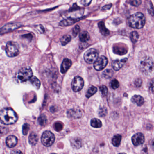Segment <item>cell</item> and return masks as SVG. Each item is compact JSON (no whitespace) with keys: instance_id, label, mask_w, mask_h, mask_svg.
Wrapping results in <instances>:
<instances>
[{"instance_id":"obj_1","label":"cell","mask_w":154,"mask_h":154,"mask_svg":"<svg viewBox=\"0 0 154 154\" xmlns=\"http://www.w3.org/2000/svg\"><path fill=\"white\" fill-rule=\"evenodd\" d=\"M1 121L5 125H11L16 123L18 117L15 112L10 108H4L0 113Z\"/></svg>"},{"instance_id":"obj_2","label":"cell","mask_w":154,"mask_h":154,"mask_svg":"<svg viewBox=\"0 0 154 154\" xmlns=\"http://www.w3.org/2000/svg\"><path fill=\"white\" fill-rule=\"evenodd\" d=\"M146 22V18L143 14L137 12L129 17L128 24L129 26L132 28H142L144 27Z\"/></svg>"},{"instance_id":"obj_3","label":"cell","mask_w":154,"mask_h":154,"mask_svg":"<svg viewBox=\"0 0 154 154\" xmlns=\"http://www.w3.org/2000/svg\"><path fill=\"white\" fill-rule=\"evenodd\" d=\"M140 70L146 75L150 74L154 69V62L152 58L145 57L140 62L139 65Z\"/></svg>"},{"instance_id":"obj_4","label":"cell","mask_w":154,"mask_h":154,"mask_svg":"<svg viewBox=\"0 0 154 154\" xmlns=\"http://www.w3.org/2000/svg\"><path fill=\"white\" fill-rule=\"evenodd\" d=\"M98 52L94 49H90L88 50L84 55L85 61L88 64L94 63L98 59Z\"/></svg>"},{"instance_id":"obj_5","label":"cell","mask_w":154,"mask_h":154,"mask_svg":"<svg viewBox=\"0 0 154 154\" xmlns=\"http://www.w3.org/2000/svg\"><path fill=\"white\" fill-rule=\"evenodd\" d=\"M32 70L30 67H24L20 69L18 72L17 77L21 82H25L27 80H30V79L33 76Z\"/></svg>"},{"instance_id":"obj_6","label":"cell","mask_w":154,"mask_h":154,"mask_svg":"<svg viewBox=\"0 0 154 154\" xmlns=\"http://www.w3.org/2000/svg\"><path fill=\"white\" fill-rule=\"evenodd\" d=\"M5 50L6 55L10 58L16 57L19 53L17 45L14 42H8L6 44Z\"/></svg>"},{"instance_id":"obj_7","label":"cell","mask_w":154,"mask_h":154,"mask_svg":"<svg viewBox=\"0 0 154 154\" xmlns=\"http://www.w3.org/2000/svg\"><path fill=\"white\" fill-rule=\"evenodd\" d=\"M55 141V137L53 133L50 131H45L41 137L42 143L46 146H50L53 145Z\"/></svg>"},{"instance_id":"obj_8","label":"cell","mask_w":154,"mask_h":154,"mask_svg":"<svg viewBox=\"0 0 154 154\" xmlns=\"http://www.w3.org/2000/svg\"><path fill=\"white\" fill-rule=\"evenodd\" d=\"M84 85V81L81 77L79 76L74 77L71 82V88L72 90L77 92L80 91L83 89Z\"/></svg>"},{"instance_id":"obj_9","label":"cell","mask_w":154,"mask_h":154,"mask_svg":"<svg viewBox=\"0 0 154 154\" xmlns=\"http://www.w3.org/2000/svg\"><path fill=\"white\" fill-rule=\"evenodd\" d=\"M108 64V59L105 56H102L94 64V67L97 71H100L106 67Z\"/></svg>"},{"instance_id":"obj_10","label":"cell","mask_w":154,"mask_h":154,"mask_svg":"<svg viewBox=\"0 0 154 154\" xmlns=\"http://www.w3.org/2000/svg\"><path fill=\"white\" fill-rule=\"evenodd\" d=\"M21 26H22L21 24L18 23L8 24L1 28V35H2V34H5L6 33L12 31L14 30H16V28L20 27Z\"/></svg>"},{"instance_id":"obj_11","label":"cell","mask_w":154,"mask_h":154,"mask_svg":"<svg viewBox=\"0 0 154 154\" xmlns=\"http://www.w3.org/2000/svg\"><path fill=\"white\" fill-rule=\"evenodd\" d=\"M132 141L135 146H138L144 143L145 137L142 133H137L132 137Z\"/></svg>"},{"instance_id":"obj_12","label":"cell","mask_w":154,"mask_h":154,"mask_svg":"<svg viewBox=\"0 0 154 154\" xmlns=\"http://www.w3.org/2000/svg\"><path fill=\"white\" fill-rule=\"evenodd\" d=\"M67 114L69 118L73 119H79L82 117V112L80 109H71L67 111Z\"/></svg>"},{"instance_id":"obj_13","label":"cell","mask_w":154,"mask_h":154,"mask_svg":"<svg viewBox=\"0 0 154 154\" xmlns=\"http://www.w3.org/2000/svg\"><path fill=\"white\" fill-rule=\"evenodd\" d=\"M72 65V62L68 58H65L62 61L61 66V72L64 74L69 70Z\"/></svg>"},{"instance_id":"obj_14","label":"cell","mask_w":154,"mask_h":154,"mask_svg":"<svg viewBox=\"0 0 154 154\" xmlns=\"http://www.w3.org/2000/svg\"><path fill=\"white\" fill-rule=\"evenodd\" d=\"M128 60L127 58H125L121 60H114L112 62V67L115 71H119L123 67L124 64L126 63Z\"/></svg>"},{"instance_id":"obj_15","label":"cell","mask_w":154,"mask_h":154,"mask_svg":"<svg viewBox=\"0 0 154 154\" xmlns=\"http://www.w3.org/2000/svg\"><path fill=\"white\" fill-rule=\"evenodd\" d=\"M113 50L115 53L118 55H123L128 53V49L122 45H116L113 47Z\"/></svg>"},{"instance_id":"obj_16","label":"cell","mask_w":154,"mask_h":154,"mask_svg":"<svg viewBox=\"0 0 154 154\" xmlns=\"http://www.w3.org/2000/svg\"><path fill=\"white\" fill-rule=\"evenodd\" d=\"M79 18H73L69 17L66 19H63L59 23V25L61 26H71L72 24L78 22L80 20Z\"/></svg>"},{"instance_id":"obj_17","label":"cell","mask_w":154,"mask_h":154,"mask_svg":"<svg viewBox=\"0 0 154 154\" xmlns=\"http://www.w3.org/2000/svg\"><path fill=\"white\" fill-rule=\"evenodd\" d=\"M18 139L15 136L10 135L7 137L6 140V144L7 146L10 148H12L17 145Z\"/></svg>"},{"instance_id":"obj_18","label":"cell","mask_w":154,"mask_h":154,"mask_svg":"<svg viewBox=\"0 0 154 154\" xmlns=\"http://www.w3.org/2000/svg\"><path fill=\"white\" fill-rule=\"evenodd\" d=\"M131 101L134 103H136L139 106H141L144 103V98L141 95H135L132 98Z\"/></svg>"},{"instance_id":"obj_19","label":"cell","mask_w":154,"mask_h":154,"mask_svg":"<svg viewBox=\"0 0 154 154\" xmlns=\"http://www.w3.org/2000/svg\"><path fill=\"white\" fill-rule=\"evenodd\" d=\"M71 146L73 148L79 149L82 146L81 140L80 138H78V137H75V138H73L71 139Z\"/></svg>"},{"instance_id":"obj_20","label":"cell","mask_w":154,"mask_h":154,"mask_svg":"<svg viewBox=\"0 0 154 154\" xmlns=\"http://www.w3.org/2000/svg\"><path fill=\"white\" fill-rule=\"evenodd\" d=\"M90 36L88 32L86 31H83L80 33L79 39L82 43H86L89 40Z\"/></svg>"},{"instance_id":"obj_21","label":"cell","mask_w":154,"mask_h":154,"mask_svg":"<svg viewBox=\"0 0 154 154\" xmlns=\"http://www.w3.org/2000/svg\"><path fill=\"white\" fill-rule=\"evenodd\" d=\"M98 27L101 33L103 35L107 36L110 34V31L105 26V23L103 22H101L99 23Z\"/></svg>"},{"instance_id":"obj_22","label":"cell","mask_w":154,"mask_h":154,"mask_svg":"<svg viewBox=\"0 0 154 154\" xmlns=\"http://www.w3.org/2000/svg\"><path fill=\"white\" fill-rule=\"evenodd\" d=\"M39 140V137L38 135L35 134V133L32 132L30 134L29 137H28V141L29 143L31 145H35L38 142Z\"/></svg>"},{"instance_id":"obj_23","label":"cell","mask_w":154,"mask_h":154,"mask_svg":"<svg viewBox=\"0 0 154 154\" xmlns=\"http://www.w3.org/2000/svg\"><path fill=\"white\" fill-rule=\"evenodd\" d=\"M121 139H122L121 135H119V134L115 135L112 138V144H113L114 146H116V147H118L120 145Z\"/></svg>"},{"instance_id":"obj_24","label":"cell","mask_w":154,"mask_h":154,"mask_svg":"<svg viewBox=\"0 0 154 154\" xmlns=\"http://www.w3.org/2000/svg\"><path fill=\"white\" fill-rule=\"evenodd\" d=\"M90 124L92 127L94 128H100L102 126V123L101 121L96 118L91 119Z\"/></svg>"},{"instance_id":"obj_25","label":"cell","mask_w":154,"mask_h":154,"mask_svg":"<svg viewBox=\"0 0 154 154\" xmlns=\"http://www.w3.org/2000/svg\"><path fill=\"white\" fill-rule=\"evenodd\" d=\"M97 91V89L95 86H90L88 90L87 91L86 94V97L88 98H89L90 97L92 96L94 94H95Z\"/></svg>"},{"instance_id":"obj_26","label":"cell","mask_w":154,"mask_h":154,"mask_svg":"<svg viewBox=\"0 0 154 154\" xmlns=\"http://www.w3.org/2000/svg\"><path fill=\"white\" fill-rule=\"evenodd\" d=\"M71 40V37L70 35H65L60 39V42L62 45L65 46Z\"/></svg>"},{"instance_id":"obj_27","label":"cell","mask_w":154,"mask_h":154,"mask_svg":"<svg viewBox=\"0 0 154 154\" xmlns=\"http://www.w3.org/2000/svg\"><path fill=\"white\" fill-rule=\"evenodd\" d=\"M30 82L31 83L32 85H34L36 88L39 89L40 86V81L39 79L35 76H33L30 79Z\"/></svg>"},{"instance_id":"obj_28","label":"cell","mask_w":154,"mask_h":154,"mask_svg":"<svg viewBox=\"0 0 154 154\" xmlns=\"http://www.w3.org/2000/svg\"><path fill=\"white\" fill-rule=\"evenodd\" d=\"M113 75H114V72L111 69H107V70H105L103 73V77H105L106 79L111 78L113 76Z\"/></svg>"},{"instance_id":"obj_29","label":"cell","mask_w":154,"mask_h":154,"mask_svg":"<svg viewBox=\"0 0 154 154\" xmlns=\"http://www.w3.org/2000/svg\"><path fill=\"white\" fill-rule=\"evenodd\" d=\"M130 38L133 43H135L137 42V41L139 39V35L138 33L135 31L131 32L130 34Z\"/></svg>"},{"instance_id":"obj_30","label":"cell","mask_w":154,"mask_h":154,"mask_svg":"<svg viewBox=\"0 0 154 154\" xmlns=\"http://www.w3.org/2000/svg\"><path fill=\"white\" fill-rule=\"evenodd\" d=\"M47 122V118L45 115L44 114H42L39 117L38 119V122L41 126H44L46 124Z\"/></svg>"},{"instance_id":"obj_31","label":"cell","mask_w":154,"mask_h":154,"mask_svg":"<svg viewBox=\"0 0 154 154\" xmlns=\"http://www.w3.org/2000/svg\"><path fill=\"white\" fill-rule=\"evenodd\" d=\"M107 114V110L105 107H102L99 110V116L103 117L105 116Z\"/></svg>"},{"instance_id":"obj_32","label":"cell","mask_w":154,"mask_h":154,"mask_svg":"<svg viewBox=\"0 0 154 154\" xmlns=\"http://www.w3.org/2000/svg\"><path fill=\"white\" fill-rule=\"evenodd\" d=\"M80 27L78 25H76L74 27L73 30H72V35H73V36L74 37H76L79 34V32H80Z\"/></svg>"},{"instance_id":"obj_33","label":"cell","mask_w":154,"mask_h":154,"mask_svg":"<svg viewBox=\"0 0 154 154\" xmlns=\"http://www.w3.org/2000/svg\"><path fill=\"white\" fill-rule=\"evenodd\" d=\"M99 90L101 91L102 94L103 95V96H105L106 95H107L108 90L106 86L105 85H102L101 87H99Z\"/></svg>"},{"instance_id":"obj_34","label":"cell","mask_w":154,"mask_h":154,"mask_svg":"<svg viewBox=\"0 0 154 154\" xmlns=\"http://www.w3.org/2000/svg\"><path fill=\"white\" fill-rule=\"evenodd\" d=\"M110 85L113 89H115L119 88V81L117 80L116 79H114L111 81Z\"/></svg>"},{"instance_id":"obj_35","label":"cell","mask_w":154,"mask_h":154,"mask_svg":"<svg viewBox=\"0 0 154 154\" xmlns=\"http://www.w3.org/2000/svg\"><path fill=\"white\" fill-rule=\"evenodd\" d=\"M29 129H30V125L27 123L24 124L23 126L22 129L23 133L24 135H27Z\"/></svg>"},{"instance_id":"obj_36","label":"cell","mask_w":154,"mask_h":154,"mask_svg":"<svg viewBox=\"0 0 154 154\" xmlns=\"http://www.w3.org/2000/svg\"><path fill=\"white\" fill-rule=\"evenodd\" d=\"M129 2L133 6H138L142 3V1L140 0H134V1H130Z\"/></svg>"},{"instance_id":"obj_37","label":"cell","mask_w":154,"mask_h":154,"mask_svg":"<svg viewBox=\"0 0 154 154\" xmlns=\"http://www.w3.org/2000/svg\"><path fill=\"white\" fill-rule=\"evenodd\" d=\"M142 84V80L141 78H137L134 81V85L136 87H140Z\"/></svg>"},{"instance_id":"obj_38","label":"cell","mask_w":154,"mask_h":154,"mask_svg":"<svg viewBox=\"0 0 154 154\" xmlns=\"http://www.w3.org/2000/svg\"><path fill=\"white\" fill-rule=\"evenodd\" d=\"M148 10L149 13L151 15H152V16H154V8L153 7L152 4H151V2L150 6H149V8H148Z\"/></svg>"},{"instance_id":"obj_39","label":"cell","mask_w":154,"mask_h":154,"mask_svg":"<svg viewBox=\"0 0 154 154\" xmlns=\"http://www.w3.org/2000/svg\"><path fill=\"white\" fill-rule=\"evenodd\" d=\"M79 9H80V8L77 5V4H76V3H75V4L73 5V6H72V7L70 8V9L69 10V11H70V12L75 11V10H79Z\"/></svg>"},{"instance_id":"obj_40","label":"cell","mask_w":154,"mask_h":154,"mask_svg":"<svg viewBox=\"0 0 154 154\" xmlns=\"http://www.w3.org/2000/svg\"><path fill=\"white\" fill-rule=\"evenodd\" d=\"M81 3L83 4V5L85 6H88L90 3L91 2V1H88V0H83L81 1Z\"/></svg>"},{"instance_id":"obj_41","label":"cell","mask_w":154,"mask_h":154,"mask_svg":"<svg viewBox=\"0 0 154 154\" xmlns=\"http://www.w3.org/2000/svg\"><path fill=\"white\" fill-rule=\"evenodd\" d=\"M150 89L152 92H154V80H152L150 84Z\"/></svg>"},{"instance_id":"obj_42","label":"cell","mask_w":154,"mask_h":154,"mask_svg":"<svg viewBox=\"0 0 154 154\" xmlns=\"http://www.w3.org/2000/svg\"><path fill=\"white\" fill-rule=\"evenodd\" d=\"M10 154H23L22 151L19 150H13L11 151L10 152Z\"/></svg>"},{"instance_id":"obj_43","label":"cell","mask_w":154,"mask_h":154,"mask_svg":"<svg viewBox=\"0 0 154 154\" xmlns=\"http://www.w3.org/2000/svg\"><path fill=\"white\" fill-rule=\"evenodd\" d=\"M112 6V4H109V5H107L103 7V10H107L110 9L111 7Z\"/></svg>"},{"instance_id":"obj_44","label":"cell","mask_w":154,"mask_h":154,"mask_svg":"<svg viewBox=\"0 0 154 154\" xmlns=\"http://www.w3.org/2000/svg\"><path fill=\"white\" fill-rule=\"evenodd\" d=\"M151 147H152L153 150L154 151V139L152 141V143H151Z\"/></svg>"},{"instance_id":"obj_45","label":"cell","mask_w":154,"mask_h":154,"mask_svg":"<svg viewBox=\"0 0 154 154\" xmlns=\"http://www.w3.org/2000/svg\"><path fill=\"white\" fill-rule=\"evenodd\" d=\"M119 154H126V153H119Z\"/></svg>"},{"instance_id":"obj_46","label":"cell","mask_w":154,"mask_h":154,"mask_svg":"<svg viewBox=\"0 0 154 154\" xmlns=\"http://www.w3.org/2000/svg\"><path fill=\"white\" fill-rule=\"evenodd\" d=\"M54 154V153H52V154Z\"/></svg>"}]
</instances>
